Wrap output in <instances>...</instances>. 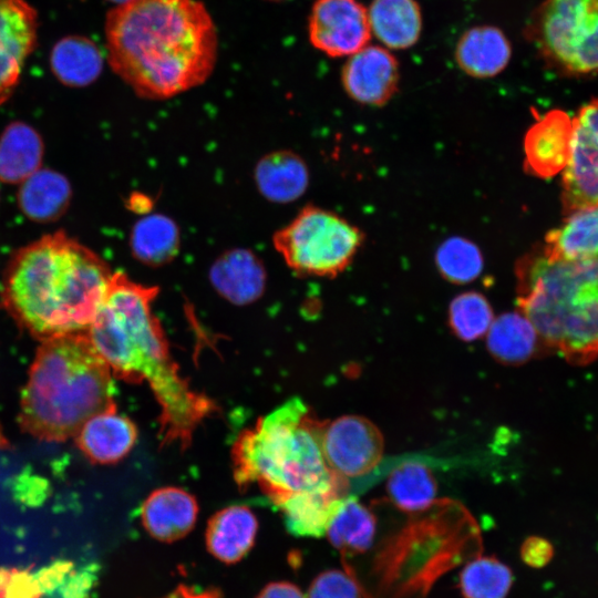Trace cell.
<instances>
[{"label": "cell", "mask_w": 598, "mask_h": 598, "mask_svg": "<svg viewBox=\"0 0 598 598\" xmlns=\"http://www.w3.org/2000/svg\"><path fill=\"white\" fill-rule=\"evenodd\" d=\"M41 596L33 573L29 569H11L3 598H40Z\"/></svg>", "instance_id": "obj_37"}, {"label": "cell", "mask_w": 598, "mask_h": 598, "mask_svg": "<svg viewBox=\"0 0 598 598\" xmlns=\"http://www.w3.org/2000/svg\"><path fill=\"white\" fill-rule=\"evenodd\" d=\"M258 520L245 505H231L213 515L205 539L210 555L225 564L241 560L255 544Z\"/></svg>", "instance_id": "obj_17"}, {"label": "cell", "mask_w": 598, "mask_h": 598, "mask_svg": "<svg viewBox=\"0 0 598 598\" xmlns=\"http://www.w3.org/2000/svg\"><path fill=\"white\" fill-rule=\"evenodd\" d=\"M308 31L311 44L332 58L355 53L372 35L368 9L358 0H317Z\"/></svg>", "instance_id": "obj_11"}, {"label": "cell", "mask_w": 598, "mask_h": 598, "mask_svg": "<svg viewBox=\"0 0 598 598\" xmlns=\"http://www.w3.org/2000/svg\"><path fill=\"white\" fill-rule=\"evenodd\" d=\"M400 71L395 56L380 45H365L349 55L341 72L346 93L355 102L382 106L395 94Z\"/></svg>", "instance_id": "obj_12"}, {"label": "cell", "mask_w": 598, "mask_h": 598, "mask_svg": "<svg viewBox=\"0 0 598 598\" xmlns=\"http://www.w3.org/2000/svg\"><path fill=\"white\" fill-rule=\"evenodd\" d=\"M106 362L86 331L42 340L21 396L19 421L29 434L60 442L92 416L116 409Z\"/></svg>", "instance_id": "obj_4"}, {"label": "cell", "mask_w": 598, "mask_h": 598, "mask_svg": "<svg viewBox=\"0 0 598 598\" xmlns=\"http://www.w3.org/2000/svg\"><path fill=\"white\" fill-rule=\"evenodd\" d=\"M210 278L224 298L245 305L257 300L262 293L266 272L254 254L236 249L228 251L214 264Z\"/></svg>", "instance_id": "obj_19"}, {"label": "cell", "mask_w": 598, "mask_h": 598, "mask_svg": "<svg viewBox=\"0 0 598 598\" xmlns=\"http://www.w3.org/2000/svg\"><path fill=\"white\" fill-rule=\"evenodd\" d=\"M74 568V564L66 559H58L40 568L34 577L41 594L56 591Z\"/></svg>", "instance_id": "obj_36"}, {"label": "cell", "mask_w": 598, "mask_h": 598, "mask_svg": "<svg viewBox=\"0 0 598 598\" xmlns=\"http://www.w3.org/2000/svg\"><path fill=\"white\" fill-rule=\"evenodd\" d=\"M573 117L563 110L540 115L524 136L525 172L538 178H551L564 171L570 152Z\"/></svg>", "instance_id": "obj_13"}, {"label": "cell", "mask_w": 598, "mask_h": 598, "mask_svg": "<svg viewBox=\"0 0 598 598\" xmlns=\"http://www.w3.org/2000/svg\"><path fill=\"white\" fill-rule=\"evenodd\" d=\"M454 56L458 68L467 75L489 79L506 69L512 56V48L499 28L476 25L461 35Z\"/></svg>", "instance_id": "obj_16"}, {"label": "cell", "mask_w": 598, "mask_h": 598, "mask_svg": "<svg viewBox=\"0 0 598 598\" xmlns=\"http://www.w3.org/2000/svg\"><path fill=\"white\" fill-rule=\"evenodd\" d=\"M516 305L568 363L598 359V259L558 260L540 246L515 265Z\"/></svg>", "instance_id": "obj_5"}, {"label": "cell", "mask_w": 598, "mask_h": 598, "mask_svg": "<svg viewBox=\"0 0 598 598\" xmlns=\"http://www.w3.org/2000/svg\"><path fill=\"white\" fill-rule=\"evenodd\" d=\"M50 64L53 74L63 84L80 87L97 79L103 68V56L90 39L70 35L54 44Z\"/></svg>", "instance_id": "obj_26"}, {"label": "cell", "mask_w": 598, "mask_h": 598, "mask_svg": "<svg viewBox=\"0 0 598 598\" xmlns=\"http://www.w3.org/2000/svg\"><path fill=\"white\" fill-rule=\"evenodd\" d=\"M320 440L327 464L343 478L369 473L382 458V434L363 416L343 415L322 423Z\"/></svg>", "instance_id": "obj_10"}, {"label": "cell", "mask_w": 598, "mask_h": 598, "mask_svg": "<svg viewBox=\"0 0 598 598\" xmlns=\"http://www.w3.org/2000/svg\"><path fill=\"white\" fill-rule=\"evenodd\" d=\"M551 544L542 537H529L522 545V558L532 567L545 566L553 556Z\"/></svg>", "instance_id": "obj_38"}, {"label": "cell", "mask_w": 598, "mask_h": 598, "mask_svg": "<svg viewBox=\"0 0 598 598\" xmlns=\"http://www.w3.org/2000/svg\"><path fill=\"white\" fill-rule=\"evenodd\" d=\"M97 569L94 564L75 567L56 591L62 598H87L96 582Z\"/></svg>", "instance_id": "obj_35"}, {"label": "cell", "mask_w": 598, "mask_h": 598, "mask_svg": "<svg viewBox=\"0 0 598 598\" xmlns=\"http://www.w3.org/2000/svg\"><path fill=\"white\" fill-rule=\"evenodd\" d=\"M255 178L266 198L276 203H289L307 189L309 172L300 156L289 151H279L258 162Z\"/></svg>", "instance_id": "obj_22"}, {"label": "cell", "mask_w": 598, "mask_h": 598, "mask_svg": "<svg viewBox=\"0 0 598 598\" xmlns=\"http://www.w3.org/2000/svg\"><path fill=\"white\" fill-rule=\"evenodd\" d=\"M524 34L551 71L565 76L598 74V0H543Z\"/></svg>", "instance_id": "obj_7"}, {"label": "cell", "mask_w": 598, "mask_h": 598, "mask_svg": "<svg viewBox=\"0 0 598 598\" xmlns=\"http://www.w3.org/2000/svg\"><path fill=\"white\" fill-rule=\"evenodd\" d=\"M386 491L401 511L417 513L432 505L436 495V483L426 465L405 462L389 475Z\"/></svg>", "instance_id": "obj_29"}, {"label": "cell", "mask_w": 598, "mask_h": 598, "mask_svg": "<svg viewBox=\"0 0 598 598\" xmlns=\"http://www.w3.org/2000/svg\"><path fill=\"white\" fill-rule=\"evenodd\" d=\"M494 320L486 297L477 291H465L454 297L448 306V324L461 340L470 342L485 336Z\"/></svg>", "instance_id": "obj_32"}, {"label": "cell", "mask_w": 598, "mask_h": 598, "mask_svg": "<svg viewBox=\"0 0 598 598\" xmlns=\"http://www.w3.org/2000/svg\"><path fill=\"white\" fill-rule=\"evenodd\" d=\"M513 584L508 566L495 557H477L460 575L463 598H505Z\"/></svg>", "instance_id": "obj_30"}, {"label": "cell", "mask_w": 598, "mask_h": 598, "mask_svg": "<svg viewBox=\"0 0 598 598\" xmlns=\"http://www.w3.org/2000/svg\"><path fill=\"white\" fill-rule=\"evenodd\" d=\"M257 598H306L301 590L288 581L270 582L264 587Z\"/></svg>", "instance_id": "obj_39"}, {"label": "cell", "mask_w": 598, "mask_h": 598, "mask_svg": "<svg viewBox=\"0 0 598 598\" xmlns=\"http://www.w3.org/2000/svg\"><path fill=\"white\" fill-rule=\"evenodd\" d=\"M307 598H361V594L349 575L330 569L312 580Z\"/></svg>", "instance_id": "obj_34"}, {"label": "cell", "mask_w": 598, "mask_h": 598, "mask_svg": "<svg viewBox=\"0 0 598 598\" xmlns=\"http://www.w3.org/2000/svg\"><path fill=\"white\" fill-rule=\"evenodd\" d=\"M136 437L135 424L114 409L89 419L76 433L75 442L91 462L113 464L130 453Z\"/></svg>", "instance_id": "obj_15"}, {"label": "cell", "mask_w": 598, "mask_h": 598, "mask_svg": "<svg viewBox=\"0 0 598 598\" xmlns=\"http://www.w3.org/2000/svg\"><path fill=\"white\" fill-rule=\"evenodd\" d=\"M364 234L338 214L306 206L274 236L286 265L300 277L333 278L352 262Z\"/></svg>", "instance_id": "obj_8"}, {"label": "cell", "mask_w": 598, "mask_h": 598, "mask_svg": "<svg viewBox=\"0 0 598 598\" xmlns=\"http://www.w3.org/2000/svg\"><path fill=\"white\" fill-rule=\"evenodd\" d=\"M540 342L534 326L519 311L499 315L486 333L488 352L504 364L525 363L536 352Z\"/></svg>", "instance_id": "obj_24"}, {"label": "cell", "mask_w": 598, "mask_h": 598, "mask_svg": "<svg viewBox=\"0 0 598 598\" xmlns=\"http://www.w3.org/2000/svg\"><path fill=\"white\" fill-rule=\"evenodd\" d=\"M179 244L175 223L164 215H150L138 220L132 230L133 255L150 266H159L177 254Z\"/></svg>", "instance_id": "obj_28"}, {"label": "cell", "mask_w": 598, "mask_h": 598, "mask_svg": "<svg viewBox=\"0 0 598 598\" xmlns=\"http://www.w3.org/2000/svg\"><path fill=\"white\" fill-rule=\"evenodd\" d=\"M38 17L27 0H0V42L25 59L37 45Z\"/></svg>", "instance_id": "obj_33"}, {"label": "cell", "mask_w": 598, "mask_h": 598, "mask_svg": "<svg viewBox=\"0 0 598 598\" xmlns=\"http://www.w3.org/2000/svg\"><path fill=\"white\" fill-rule=\"evenodd\" d=\"M112 275L93 250L56 231L11 258L2 280V305L40 340L86 331Z\"/></svg>", "instance_id": "obj_3"}, {"label": "cell", "mask_w": 598, "mask_h": 598, "mask_svg": "<svg viewBox=\"0 0 598 598\" xmlns=\"http://www.w3.org/2000/svg\"><path fill=\"white\" fill-rule=\"evenodd\" d=\"M560 200L565 215L598 205V97L582 105L573 117Z\"/></svg>", "instance_id": "obj_9"}, {"label": "cell", "mask_w": 598, "mask_h": 598, "mask_svg": "<svg viewBox=\"0 0 598 598\" xmlns=\"http://www.w3.org/2000/svg\"><path fill=\"white\" fill-rule=\"evenodd\" d=\"M109 1H112V2H115L117 4H121V3H124L126 1H130V0H109Z\"/></svg>", "instance_id": "obj_43"}, {"label": "cell", "mask_w": 598, "mask_h": 598, "mask_svg": "<svg viewBox=\"0 0 598 598\" xmlns=\"http://www.w3.org/2000/svg\"><path fill=\"white\" fill-rule=\"evenodd\" d=\"M10 575L11 569L0 567V596L4 592Z\"/></svg>", "instance_id": "obj_41"}, {"label": "cell", "mask_w": 598, "mask_h": 598, "mask_svg": "<svg viewBox=\"0 0 598 598\" xmlns=\"http://www.w3.org/2000/svg\"><path fill=\"white\" fill-rule=\"evenodd\" d=\"M107 60L141 97L164 100L203 84L212 74L218 40L197 0H130L106 16Z\"/></svg>", "instance_id": "obj_1"}, {"label": "cell", "mask_w": 598, "mask_h": 598, "mask_svg": "<svg viewBox=\"0 0 598 598\" xmlns=\"http://www.w3.org/2000/svg\"><path fill=\"white\" fill-rule=\"evenodd\" d=\"M346 498V487L300 492L274 504L283 516L287 530L298 537H322Z\"/></svg>", "instance_id": "obj_18"}, {"label": "cell", "mask_w": 598, "mask_h": 598, "mask_svg": "<svg viewBox=\"0 0 598 598\" xmlns=\"http://www.w3.org/2000/svg\"><path fill=\"white\" fill-rule=\"evenodd\" d=\"M435 265L448 282L464 285L474 281L482 272L484 259L481 249L464 237H450L435 252Z\"/></svg>", "instance_id": "obj_31"}, {"label": "cell", "mask_w": 598, "mask_h": 598, "mask_svg": "<svg viewBox=\"0 0 598 598\" xmlns=\"http://www.w3.org/2000/svg\"><path fill=\"white\" fill-rule=\"evenodd\" d=\"M43 142L28 124L14 122L0 136V181L22 183L40 169Z\"/></svg>", "instance_id": "obj_25"}, {"label": "cell", "mask_w": 598, "mask_h": 598, "mask_svg": "<svg viewBox=\"0 0 598 598\" xmlns=\"http://www.w3.org/2000/svg\"><path fill=\"white\" fill-rule=\"evenodd\" d=\"M157 287L113 274L86 333L114 377L147 381L159 408L162 443L188 446L192 435L216 405L194 391L178 372L158 319L152 311Z\"/></svg>", "instance_id": "obj_2"}, {"label": "cell", "mask_w": 598, "mask_h": 598, "mask_svg": "<svg viewBox=\"0 0 598 598\" xmlns=\"http://www.w3.org/2000/svg\"><path fill=\"white\" fill-rule=\"evenodd\" d=\"M540 248L551 259H598V205L566 215L546 234Z\"/></svg>", "instance_id": "obj_21"}, {"label": "cell", "mask_w": 598, "mask_h": 598, "mask_svg": "<svg viewBox=\"0 0 598 598\" xmlns=\"http://www.w3.org/2000/svg\"><path fill=\"white\" fill-rule=\"evenodd\" d=\"M321 429L301 399H289L238 436L231 453L236 482L257 484L272 504L295 493L346 487L327 464Z\"/></svg>", "instance_id": "obj_6"}, {"label": "cell", "mask_w": 598, "mask_h": 598, "mask_svg": "<svg viewBox=\"0 0 598 598\" xmlns=\"http://www.w3.org/2000/svg\"><path fill=\"white\" fill-rule=\"evenodd\" d=\"M6 440L3 439L1 432H0V447L6 445Z\"/></svg>", "instance_id": "obj_42"}, {"label": "cell", "mask_w": 598, "mask_h": 598, "mask_svg": "<svg viewBox=\"0 0 598 598\" xmlns=\"http://www.w3.org/2000/svg\"><path fill=\"white\" fill-rule=\"evenodd\" d=\"M0 598H3L2 596H0Z\"/></svg>", "instance_id": "obj_45"}, {"label": "cell", "mask_w": 598, "mask_h": 598, "mask_svg": "<svg viewBox=\"0 0 598 598\" xmlns=\"http://www.w3.org/2000/svg\"><path fill=\"white\" fill-rule=\"evenodd\" d=\"M367 9L371 34L386 49H409L419 41L422 13L416 0H372Z\"/></svg>", "instance_id": "obj_20"}, {"label": "cell", "mask_w": 598, "mask_h": 598, "mask_svg": "<svg viewBox=\"0 0 598 598\" xmlns=\"http://www.w3.org/2000/svg\"><path fill=\"white\" fill-rule=\"evenodd\" d=\"M269 1H282V0H269Z\"/></svg>", "instance_id": "obj_44"}, {"label": "cell", "mask_w": 598, "mask_h": 598, "mask_svg": "<svg viewBox=\"0 0 598 598\" xmlns=\"http://www.w3.org/2000/svg\"><path fill=\"white\" fill-rule=\"evenodd\" d=\"M375 534L373 514L354 497H346L330 523L326 535L344 555L363 553Z\"/></svg>", "instance_id": "obj_27"}, {"label": "cell", "mask_w": 598, "mask_h": 598, "mask_svg": "<svg viewBox=\"0 0 598 598\" xmlns=\"http://www.w3.org/2000/svg\"><path fill=\"white\" fill-rule=\"evenodd\" d=\"M71 187L66 178L51 169H39L21 183L18 192L20 209L31 220L48 223L68 208Z\"/></svg>", "instance_id": "obj_23"}, {"label": "cell", "mask_w": 598, "mask_h": 598, "mask_svg": "<svg viewBox=\"0 0 598 598\" xmlns=\"http://www.w3.org/2000/svg\"><path fill=\"white\" fill-rule=\"evenodd\" d=\"M197 515L196 499L179 487L155 489L141 506L143 527L154 539L164 543L185 537L195 526Z\"/></svg>", "instance_id": "obj_14"}, {"label": "cell", "mask_w": 598, "mask_h": 598, "mask_svg": "<svg viewBox=\"0 0 598 598\" xmlns=\"http://www.w3.org/2000/svg\"><path fill=\"white\" fill-rule=\"evenodd\" d=\"M158 598H224L221 592L216 588H207L204 590L193 586L178 585L171 592Z\"/></svg>", "instance_id": "obj_40"}]
</instances>
